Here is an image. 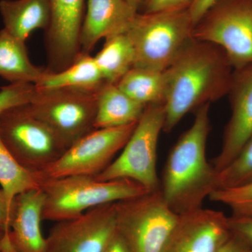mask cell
Here are the masks:
<instances>
[{"mask_svg": "<svg viewBox=\"0 0 252 252\" xmlns=\"http://www.w3.org/2000/svg\"><path fill=\"white\" fill-rule=\"evenodd\" d=\"M228 94L231 116L220 154L211 161L217 172L235 160L252 136V66L235 71Z\"/></svg>", "mask_w": 252, "mask_h": 252, "instance_id": "14", "label": "cell"}, {"mask_svg": "<svg viewBox=\"0 0 252 252\" xmlns=\"http://www.w3.org/2000/svg\"><path fill=\"white\" fill-rule=\"evenodd\" d=\"M104 252H130L120 235L117 233L107 245Z\"/></svg>", "mask_w": 252, "mask_h": 252, "instance_id": "32", "label": "cell"}, {"mask_svg": "<svg viewBox=\"0 0 252 252\" xmlns=\"http://www.w3.org/2000/svg\"><path fill=\"white\" fill-rule=\"evenodd\" d=\"M0 186L10 206L18 194L39 188L35 173L24 168L13 157L0 137Z\"/></svg>", "mask_w": 252, "mask_h": 252, "instance_id": "23", "label": "cell"}, {"mask_svg": "<svg viewBox=\"0 0 252 252\" xmlns=\"http://www.w3.org/2000/svg\"><path fill=\"white\" fill-rule=\"evenodd\" d=\"M164 104L146 106L120 155L94 178L99 181L127 179L140 184L150 191L160 189L157 163L158 143L163 131Z\"/></svg>", "mask_w": 252, "mask_h": 252, "instance_id": "5", "label": "cell"}, {"mask_svg": "<svg viewBox=\"0 0 252 252\" xmlns=\"http://www.w3.org/2000/svg\"><path fill=\"white\" fill-rule=\"evenodd\" d=\"M252 182V136L234 160L217 172V189L233 188Z\"/></svg>", "mask_w": 252, "mask_h": 252, "instance_id": "24", "label": "cell"}, {"mask_svg": "<svg viewBox=\"0 0 252 252\" xmlns=\"http://www.w3.org/2000/svg\"><path fill=\"white\" fill-rule=\"evenodd\" d=\"M51 19L45 31L49 72H58L81 54L80 36L86 11V0H50Z\"/></svg>", "mask_w": 252, "mask_h": 252, "instance_id": "13", "label": "cell"}, {"mask_svg": "<svg viewBox=\"0 0 252 252\" xmlns=\"http://www.w3.org/2000/svg\"><path fill=\"white\" fill-rule=\"evenodd\" d=\"M228 225L233 234L241 238L252 249V215L228 217Z\"/></svg>", "mask_w": 252, "mask_h": 252, "instance_id": "28", "label": "cell"}, {"mask_svg": "<svg viewBox=\"0 0 252 252\" xmlns=\"http://www.w3.org/2000/svg\"><path fill=\"white\" fill-rule=\"evenodd\" d=\"M208 198L229 207L234 216L252 215V182L233 188L217 189Z\"/></svg>", "mask_w": 252, "mask_h": 252, "instance_id": "25", "label": "cell"}, {"mask_svg": "<svg viewBox=\"0 0 252 252\" xmlns=\"http://www.w3.org/2000/svg\"><path fill=\"white\" fill-rule=\"evenodd\" d=\"M117 233L114 203L57 222L46 238L45 252H104Z\"/></svg>", "mask_w": 252, "mask_h": 252, "instance_id": "11", "label": "cell"}, {"mask_svg": "<svg viewBox=\"0 0 252 252\" xmlns=\"http://www.w3.org/2000/svg\"><path fill=\"white\" fill-rule=\"evenodd\" d=\"M94 59L104 81L117 84L134 67L135 50L126 32L122 33L105 39Z\"/></svg>", "mask_w": 252, "mask_h": 252, "instance_id": "21", "label": "cell"}, {"mask_svg": "<svg viewBox=\"0 0 252 252\" xmlns=\"http://www.w3.org/2000/svg\"><path fill=\"white\" fill-rule=\"evenodd\" d=\"M4 232L0 231V246H1V240H2Z\"/></svg>", "mask_w": 252, "mask_h": 252, "instance_id": "34", "label": "cell"}, {"mask_svg": "<svg viewBox=\"0 0 252 252\" xmlns=\"http://www.w3.org/2000/svg\"><path fill=\"white\" fill-rule=\"evenodd\" d=\"M194 26L188 10L137 12L126 32L135 50L134 67L166 70L193 40Z\"/></svg>", "mask_w": 252, "mask_h": 252, "instance_id": "4", "label": "cell"}, {"mask_svg": "<svg viewBox=\"0 0 252 252\" xmlns=\"http://www.w3.org/2000/svg\"><path fill=\"white\" fill-rule=\"evenodd\" d=\"M97 92L74 89L36 90L30 108L67 149L94 130Z\"/></svg>", "mask_w": 252, "mask_h": 252, "instance_id": "9", "label": "cell"}, {"mask_svg": "<svg viewBox=\"0 0 252 252\" xmlns=\"http://www.w3.org/2000/svg\"><path fill=\"white\" fill-rule=\"evenodd\" d=\"M45 71L32 63L25 41L0 31V77L10 84H35Z\"/></svg>", "mask_w": 252, "mask_h": 252, "instance_id": "20", "label": "cell"}, {"mask_svg": "<svg viewBox=\"0 0 252 252\" xmlns=\"http://www.w3.org/2000/svg\"><path fill=\"white\" fill-rule=\"evenodd\" d=\"M0 137L16 160L35 174L67 150L54 131L33 114L29 104L0 113Z\"/></svg>", "mask_w": 252, "mask_h": 252, "instance_id": "7", "label": "cell"}, {"mask_svg": "<svg viewBox=\"0 0 252 252\" xmlns=\"http://www.w3.org/2000/svg\"><path fill=\"white\" fill-rule=\"evenodd\" d=\"M218 1L219 0H193L188 9L193 24H196L205 13Z\"/></svg>", "mask_w": 252, "mask_h": 252, "instance_id": "29", "label": "cell"}, {"mask_svg": "<svg viewBox=\"0 0 252 252\" xmlns=\"http://www.w3.org/2000/svg\"><path fill=\"white\" fill-rule=\"evenodd\" d=\"M217 252H252V249L241 238L232 233L230 238Z\"/></svg>", "mask_w": 252, "mask_h": 252, "instance_id": "30", "label": "cell"}, {"mask_svg": "<svg viewBox=\"0 0 252 252\" xmlns=\"http://www.w3.org/2000/svg\"><path fill=\"white\" fill-rule=\"evenodd\" d=\"M0 15L4 29L26 42L32 32L44 31L51 19L50 0H0Z\"/></svg>", "mask_w": 252, "mask_h": 252, "instance_id": "17", "label": "cell"}, {"mask_svg": "<svg viewBox=\"0 0 252 252\" xmlns=\"http://www.w3.org/2000/svg\"><path fill=\"white\" fill-rule=\"evenodd\" d=\"M223 212L200 208L179 215L162 252H217L232 235Z\"/></svg>", "mask_w": 252, "mask_h": 252, "instance_id": "12", "label": "cell"}, {"mask_svg": "<svg viewBox=\"0 0 252 252\" xmlns=\"http://www.w3.org/2000/svg\"><path fill=\"white\" fill-rule=\"evenodd\" d=\"M193 39L224 51L235 71L252 66V0H219L195 25Z\"/></svg>", "mask_w": 252, "mask_h": 252, "instance_id": "8", "label": "cell"}, {"mask_svg": "<svg viewBox=\"0 0 252 252\" xmlns=\"http://www.w3.org/2000/svg\"><path fill=\"white\" fill-rule=\"evenodd\" d=\"M145 107L124 94L117 84L106 83L97 92L94 129L135 124Z\"/></svg>", "mask_w": 252, "mask_h": 252, "instance_id": "18", "label": "cell"}, {"mask_svg": "<svg viewBox=\"0 0 252 252\" xmlns=\"http://www.w3.org/2000/svg\"><path fill=\"white\" fill-rule=\"evenodd\" d=\"M36 94L35 86L29 83L10 84L0 90V113L16 106L31 103Z\"/></svg>", "mask_w": 252, "mask_h": 252, "instance_id": "26", "label": "cell"}, {"mask_svg": "<svg viewBox=\"0 0 252 252\" xmlns=\"http://www.w3.org/2000/svg\"><path fill=\"white\" fill-rule=\"evenodd\" d=\"M44 195L40 189L18 194L13 200L9 230L4 232L1 252H45L41 223Z\"/></svg>", "mask_w": 252, "mask_h": 252, "instance_id": "15", "label": "cell"}, {"mask_svg": "<svg viewBox=\"0 0 252 252\" xmlns=\"http://www.w3.org/2000/svg\"><path fill=\"white\" fill-rule=\"evenodd\" d=\"M233 69L218 46L195 39L190 41L164 71V132H171L189 112L228 94Z\"/></svg>", "mask_w": 252, "mask_h": 252, "instance_id": "1", "label": "cell"}, {"mask_svg": "<svg viewBox=\"0 0 252 252\" xmlns=\"http://www.w3.org/2000/svg\"><path fill=\"white\" fill-rule=\"evenodd\" d=\"M105 84L94 56L81 53L69 67L60 72H49L46 69L34 86L37 91L74 89L97 92Z\"/></svg>", "mask_w": 252, "mask_h": 252, "instance_id": "19", "label": "cell"}, {"mask_svg": "<svg viewBox=\"0 0 252 252\" xmlns=\"http://www.w3.org/2000/svg\"><path fill=\"white\" fill-rule=\"evenodd\" d=\"M137 123L121 127L94 129L36 175L46 178L74 175L95 177L107 168L118 152L122 150Z\"/></svg>", "mask_w": 252, "mask_h": 252, "instance_id": "10", "label": "cell"}, {"mask_svg": "<svg viewBox=\"0 0 252 252\" xmlns=\"http://www.w3.org/2000/svg\"><path fill=\"white\" fill-rule=\"evenodd\" d=\"M137 12L126 0H87L81 52L90 54L100 39L126 33Z\"/></svg>", "mask_w": 252, "mask_h": 252, "instance_id": "16", "label": "cell"}, {"mask_svg": "<svg viewBox=\"0 0 252 252\" xmlns=\"http://www.w3.org/2000/svg\"><path fill=\"white\" fill-rule=\"evenodd\" d=\"M193 0H142L139 13L162 12L188 10Z\"/></svg>", "mask_w": 252, "mask_h": 252, "instance_id": "27", "label": "cell"}, {"mask_svg": "<svg viewBox=\"0 0 252 252\" xmlns=\"http://www.w3.org/2000/svg\"><path fill=\"white\" fill-rule=\"evenodd\" d=\"M126 1H127L132 8H134V9L138 11L142 0H126Z\"/></svg>", "mask_w": 252, "mask_h": 252, "instance_id": "33", "label": "cell"}, {"mask_svg": "<svg viewBox=\"0 0 252 252\" xmlns=\"http://www.w3.org/2000/svg\"><path fill=\"white\" fill-rule=\"evenodd\" d=\"M118 234L130 252H162L179 215L160 190L114 203Z\"/></svg>", "mask_w": 252, "mask_h": 252, "instance_id": "6", "label": "cell"}, {"mask_svg": "<svg viewBox=\"0 0 252 252\" xmlns=\"http://www.w3.org/2000/svg\"><path fill=\"white\" fill-rule=\"evenodd\" d=\"M117 85L131 99L144 106L164 104L166 88L164 72L133 67Z\"/></svg>", "mask_w": 252, "mask_h": 252, "instance_id": "22", "label": "cell"}, {"mask_svg": "<svg viewBox=\"0 0 252 252\" xmlns=\"http://www.w3.org/2000/svg\"><path fill=\"white\" fill-rule=\"evenodd\" d=\"M210 106L195 111L193 124L170 150L162 172L159 190L178 215L203 207L204 200L217 189V172L206 157Z\"/></svg>", "mask_w": 252, "mask_h": 252, "instance_id": "2", "label": "cell"}, {"mask_svg": "<svg viewBox=\"0 0 252 252\" xmlns=\"http://www.w3.org/2000/svg\"><path fill=\"white\" fill-rule=\"evenodd\" d=\"M37 176L44 195L42 220L63 221L81 216L99 205L140 196L150 191L135 181H99L93 176L60 178Z\"/></svg>", "mask_w": 252, "mask_h": 252, "instance_id": "3", "label": "cell"}, {"mask_svg": "<svg viewBox=\"0 0 252 252\" xmlns=\"http://www.w3.org/2000/svg\"><path fill=\"white\" fill-rule=\"evenodd\" d=\"M10 212L11 206L2 189H0V231L9 230Z\"/></svg>", "mask_w": 252, "mask_h": 252, "instance_id": "31", "label": "cell"}]
</instances>
